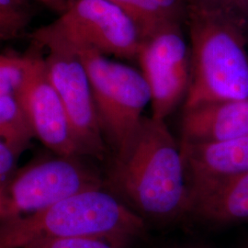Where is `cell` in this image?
<instances>
[{"label": "cell", "mask_w": 248, "mask_h": 248, "mask_svg": "<svg viewBox=\"0 0 248 248\" xmlns=\"http://www.w3.org/2000/svg\"><path fill=\"white\" fill-rule=\"evenodd\" d=\"M168 248H210L207 246L199 244V243H188V244H182V245H176L173 247H169Z\"/></svg>", "instance_id": "obj_21"}, {"label": "cell", "mask_w": 248, "mask_h": 248, "mask_svg": "<svg viewBox=\"0 0 248 248\" xmlns=\"http://www.w3.org/2000/svg\"><path fill=\"white\" fill-rule=\"evenodd\" d=\"M29 22V15L21 0H0V39L19 35Z\"/></svg>", "instance_id": "obj_17"}, {"label": "cell", "mask_w": 248, "mask_h": 248, "mask_svg": "<svg viewBox=\"0 0 248 248\" xmlns=\"http://www.w3.org/2000/svg\"><path fill=\"white\" fill-rule=\"evenodd\" d=\"M243 248H248V245H246V246H245V247H244Z\"/></svg>", "instance_id": "obj_22"}, {"label": "cell", "mask_w": 248, "mask_h": 248, "mask_svg": "<svg viewBox=\"0 0 248 248\" xmlns=\"http://www.w3.org/2000/svg\"><path fill=\"white\" fill-rule=\"evenodd\" d=\"M16 98L26 114L34 137L56 155L79 156L68 118L49 79L43 56L32 55L26 78Z\"/></svg>", "instance_id": "obj_9"}, {"label": "cell", "mask_w": 248, "mask_h": 248, "mask_svg": "<svg viewBox=\"0 0 248 248\" xmlns=\"http://www.w3.org/2000/svg\"><path fill=\"white\" fill-rule=\"evenodd\" d=\"M144 220L102 186L68 197L37 213L0 222V248H24L38 241L78 236L136 239Z\"/></svg>", "instance_id": "obj_3"}, {"label": "cell", "mask_w": 248, "mask_h": 248, "mask_svg": "<svg viewBox=\"0 0 248 248\" xmlns=\"http://www.w3.org/2000/svg\"><path fill=\"white\" fill-rule=\"evenodd\" d=\"M41 2L42 4H45V6L49 7L50 9H53L55 11H58L62 13L64 9H66L68 5V0H37Z\"/></svg>", "instance_id": "obj_19"}, {"label": "cell", "mask_w": 248, "mask_h": 248, "mask_svg": "<svg viewBox=\"0 0 248 248\" xmlns=\"http://www.w3.org/2000/svg\"><path fill=\"white\" fill-rule=\"evenodd\" d=\"M122 201L143 218L172 222L188 214L189 191L180 142L165 121L143 117L110 172Z\"/></svg>", "instance_id": "obj_1"}, {"label": "cell", "mask_w": 248, "mask_h": 248, "mask_svg": "<svg viewBox=\"0 0 248 248\" xmlns=\"http://www.w3.org/2000/svg\"><path fill=\"white\" fill-rule=\"evenodd\" d=\"M50 27L75 47L117 58H137L143 40L136 23L109 0H70Z\"/></svg>", "instance_id": "obj_7"}, {"label": "cell", "mask_w": 248, "mask_h": 248, "mask_svg": "<svg viewBox=\"0 0 248 248\" xmlns=\"http://www.w3.org/2000/svg\"><path fill=\"white\" fill-rule=\"evenodd\" d=\"M134 239L124 236H78L47 239L24 248H129Z\"/></svg>", "instance_id": "obj_16"}, {"label": "cell", "mask_w": 248, "mask_h": 248, "mask_svg": "<svg viewBox=\"0 0 248 248\" xmlns=\"http://www.w3.org/2000/svg\"><path fill=\"white\" fill-rule=\"evenodd\" d=\"M18 155L9 144L0 141V198L14 177Z\"/></svg>", "instance_id": "obj_18"}, {"label": "cell", "mask_w": 248, "mask_h": 248, "mask_svg": "<svg viewBox=\"0 0 248 248\" xmlns=\"http://www.w3.org/2000/svg\"><path fill=\"white\" fill-rule=\"evenodd\" d=\"M187 6H215L223 8L227 0H186Z\"/></svg>", "instance_id": "obj_20"}, {"label": "cell", "mask_w": 248, "mask_h": 248, "mask_svg": "<svg viewBox=\"0 0 248 248\" xmlns=\"http://www.w3.org/2000/svg\"><path fill=\"white\" fill-rule=\"evenodd\" d=\"M32 138L34 134L16 96L0 98V141L19 155Z\"/></svg>", "instance_id": "obj_13"}, {"label": "cell", "mask_w": 248, "mask_h": 248, "mask_svg": "<svg viewBox=\"0 0 248 248\" xmlns=\"http://www.w3.org/2000/svg\"><path fill=\"white\" fill-rule=\"evenodd\" d=\"M96 173L78 157L59 156L32 164L15 175L0 198V222L49 208L81 191L101 187Z\"/></svg>", "instance_id": "obj_6"}, {"label": "cell", "mask_w": 248, "mask_h": 248, "mask_svg": "<svg viewBox=\"0 0 248 248\" xmlns=\"http://www.w3.org/2000/svg\"><path fill=\"white\" fill-rule=\"evenodd\" d=\"M32 55L0 54V98L16 96L26 78Z\"/></svg>", "instance_id": "obj_15"}, {"label": "cell", "mask_w": 248, "mask_h": 248, "mask_svg": "<svg viewBox=\"0 0 248 248\" xmlns=\"http://www.w3.org/2000/svg\"><path fill=\"white\" fill-rule=\"evenodd\" d=\"M136 59L150 89L152 117L166 121L186 96L190 79V52L180 23L143 39Z\"/></svg>", "instance_id": "obj_8"}, {"label": "cell", "mask_w": 248, "mask_h": 248, "mask_svg": "<svg viewBox=\"0 0 248 248\" xmlns=\"http://www.w3.org/2000/svg\"><path fill=\"white\" fill-rule=\"evenodd\" d=\"M133 19L139 28L142 39L154 34L161 29L175 24L160 9L155 0H109Z\"/></svg>", "instance_id": "obj_14"}, {"label": "cell", "mask_w": 248, "mask_h": 248, "mask_svg": "<svg viewBox=\"0 0 248 248\" xmlns=\"http://www.w3.org/2000/svg\"><path fill=\"white\" fill-rule=\"evenodd\" d=\"M190 79L184 109L248 98V55L236 18L215 6H187Z\"/></svg>", "instance_id": "obj_2"}, {"label": "cell", "mask_w": 248, "mask_h": 248, "mask_svg": "<svg viewBox=\"0 0 248 248\" xmlns=\"http://www.w3.org/2000/svg\"><path fill=\"white\" fill-rule=\"evenodd\" d=\"M189 188L248 173V136L208 144L180 143Z\"/></svg>", "instance_id": "obj_11"}, {"label": "cell", "mask_w": 248, "mask_h": 248, "mask_svg": "<svg viewBox=\"0 0 248 248\" xmlns=\"http://www.w3.org/2000/svg\"><path fill=\"white\" fill-rule=\"evenodd\" d=\"M188 214L212 225L248 222V173L189 188Z\"/></svg>", "instance_id": "obj_12"}, {"label": "cell", "mask_w": 248, "mask_h": 248, "mask_svg": "<svg viewBox=\"0 0 248 248\" xmlns=\"http://www.w3.org/2000/svg\"><path fill=\"white\" fill-rule=\"evenodd\" d=\"M33 38L45 51L47 74L65 110L80 155L103 159L106 141L89 75L78 51L50 25L35 31Z\"/></svg>", "instance_id": "obj_5"}, {"label": "cell", "mask_w": 248, "mask_h": 248, "mask_svg": "<svg viewBox=\"0 0 248 248\" xmlns=\"http://www.w3.org/2000/svg\"><path fill=\"white\" fill-rule=\"evenodd\" d=\"M75 49L89 75L104 138L119 155L132 142L142 111L151 102L148 84L142 73L131 66L92 49Z\"/></svg>", "instance_id": "obj_4"}, {"label": "cell", "mask_w": 248, "mask_h": 248, "mask_svg": "<svg viewBox=\"0 0 248 248\" xmlns=\"http://www.w3.org/2000/svg\"><path fill=\"white\" fill-rule=\"evenodd\" d=\"M182 144H208L248 136V98L206 103L184 109Z\"/></svg>", "instance_id": "obj_10"}]
</instances>
